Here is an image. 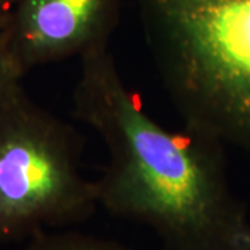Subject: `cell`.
<instances>
[{"mask_svg":"<svg viewBox=\"0 0 250 250\" xmlns=\"http://www.w3.org/2000/svg\"><path fill=\"white\" fill-rule=\"evenodd\" d=\"M121 0H13L4 41L22 75L110 49Z\"/></svg>","mask_w":250,"mask_h":250,"instance_id":"cell-4","label":"cell"},{"mask_svg":"<svg viewBox=\"0 0 250 250\" xmlns=\"http://www.w3.org/2000/svg\"><path fill=\"white\" fill-rule=\"evenodd\" d=\"M13 9V0H0V35L4 34L9 25L10 16Z\"/></svg>","mask_w":250,"mask_h":250,"instance_id":"cell-7","label":"cell"},{"mask_svg":"<svg viewBox=\"0 0 250 250\" xmlns=\"http://www.w3.org/2000/svg\"><path fill=\"white\" fill-rule=\"evenodd\" d=\"M184 125L250 153V0H138Z\"/></svg>","mask_w":250,"mask_h":250,"instance_id":"cell-2","label":"cell"},{"mask_svg":"<svg viewBox=\"0 0 250 250\" xmlns=\"http://www.w3.org/2000/svg\"><path fill=\"white\" fill-rule=\"evenodd\" d=\"M25 250H131L117 242L81 232H39L29 238Z\"/></svg>","mask_w":250,"mask_h":250,"instance_id":"cell-5","label":"cell"},{"mask_svg":"<svg viewBox=\"0 0 250 250\" xmlns=\"http://www.w3.org/2000/svg\"><path fill=\"white\" fill-rule=\"evenodd\" d=\"M72 108L107 152L95 179L100 207L149 227L168 250H250V220L229 185L223 143L185 125L159 124L126 86L110 49L81 57Z\"/></svg>","mask_w":250,"mask_h":250,"instance_id":"cell-1","label":"cell"},{"mask_svg":"<svg viewBox=\"0 0 250 250\" xmlns=\"http://www.w3.org/2000/svg\"><path fill=\"white\" fill-rule=\"evenodd\" d=\"M80 132L21 86L0 100V245L86 221L99 207Z\"/></svg>","mask_w":250,"mask_h":250,"instance_id":"cell-3","label":"cell"},{"mask_svg":"<svg viewBox=\"0 0 250 250\" xmlns=\"http://www.w3.org/2000/svg\"><path fill=\"white\" fill-rule=\"evenodd\" d=\"M22 78L24 75L10 56L4 35H0V100L21 86Z\"/></svg>","mask_w":250,"mask_h":250,"instance_id":"cell-6","label":"cell"}]
</instances>
